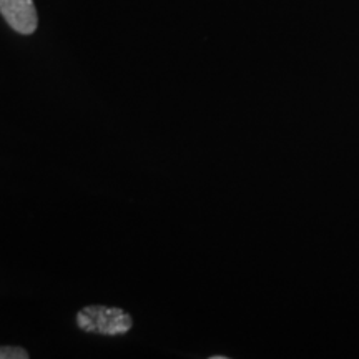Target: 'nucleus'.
I'll return each mask as SVG.
<instances>
[{"label": "nucleus", "mask_w": 359, "mask_h": 359, "mask_svg": "<svg viewBox=\"0 0 359 359\" xmlns=\"http://www.w3.org/2000/svg\"><path fill=\"white\" fill-rule=\"evenodd\" d=\"M77 325L85 333L103 336H118L132 330V316L120 308H109L93 304L77 313Z\"/></svg>", "instance_id": "obj_1"}, {"label": "nucleus", "mask_w": 359, "mask_h": 359, "mask_svg": "<svg viewBox=\"0 0 359 359\" xmlns=\"http://www.w3.org/2000/svg\"><path fill=\"white\" fill-rule=\"evenodd\" d=\"M0 13L17 34L30 35L39 27L34 0H0Z\"/></svg>", "instance_id": "obj_2"}, {"label": "nucleus", "mask_w": 359, "mask_h": 359, "mask_svg": "<svg viewBox=\"0 0 359 359\" xmlns=\"http://www.w3.org/2000/svg\"><path fill=\"white\" fill-rule=\"evenodd\" d=\"M0 359H29V353L19 346H0Z\"/></svg>", "instance_id": "obj_3"}]
</instances>
